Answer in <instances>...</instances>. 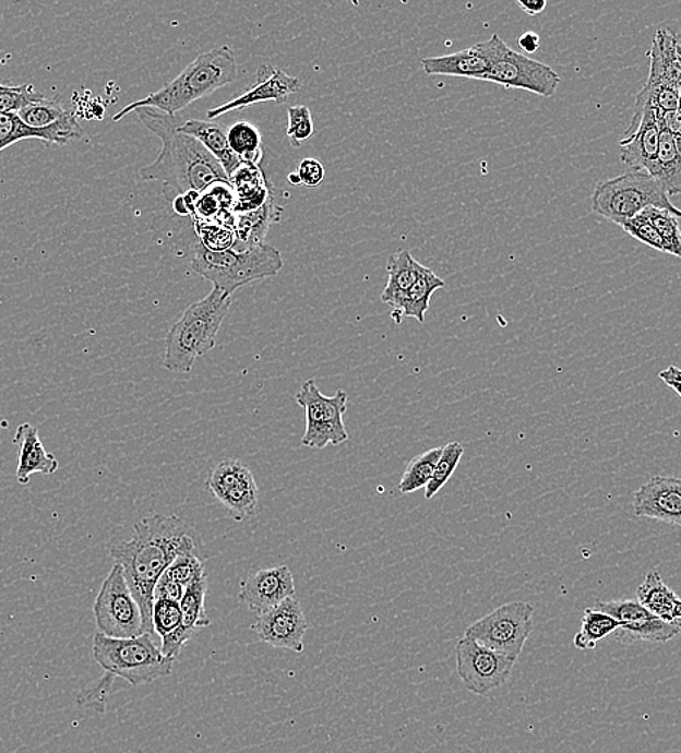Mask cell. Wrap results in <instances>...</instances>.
Segmentation results:
<instances>
[{
  "label": "cell",
  "mask_w": 681,
  "mask_h": 753,
  "mask_svg": "<svg viewBox=\"0 0 681 753\" xmlns=\"http://www.w3.org/2000/svg\"><path fill=\"white\" fill-rule=\"evenodd\" d=\"M201 536L177 516L156 513L134 525V536L110 548L115 564L122 566L128 587L143 613L144 632L154 635V588L171 562L183 553L202 558Z\"/></svg>",
  "instance_id": "cell-1"
},
{
  "label": "cell",
  "mask_w": 681,
  "mask_h": 753,
  "mask_svg": "<svg viewBox=\"0 0 681 753\" xmlns=\"http://www.w3.org/2000/svg\"><path fill=\"white\" fill-rule=\"evenodd\" d=\"M139 119L162 141V151L152 164L141 168L144 181H163V196L172 202L189 192L203 193L216 183H231L224 167L198 140L181 134L176 117L160 110H135Z\"/></svg>",
  "instance_id": "cell-2"
},
{
  "label": "cell",
  "mask_w": 681,
  "mask_h": 753,
  "mask_svg": "<svg viewBox=\"0 0 681 753\" xmlns=\"http://www.w3.org/2000/svg\"><path fill=\"white\" fill-rule=\"evenodd\" d=\"M238 79V63L236 52L231 47L220 46L214 50L198 56L175 80L167 83L160 91L153 93L143 100L126 106L113 117L118 122L135 112L150 108L176 117L193 101L210 96Z\"/></svg>",
  "instance_id": "cell-3"
},
{
  "label": "cell",
  "mask_w": 681,
  "mask_h": 753,
  "mask_svg": "<svg viewBox=\"0 0 681 753\" xmlns=\"http://www.w3.org/2000/svg\"><path fill=\"white\" fill-rule=\"evenodd\" d=\"M231 304L232 296L218 289H212L206 298L190 304L166 336L163 367L170 373H192L198 358L216 347V338Z\"/></svg>",
  "instance_id": "cell-4"
},
{
  "label": "cell",
  "mask_w": 681,
  "mask_h": 753,
  "mask_svg": "<svg viewBox=\"0 0 681 753\" xmlns=\"http://www.w3.org/2000/svg\"><path fill=\"white\" fill-rule=\"evenodd\" d=\"M192 268L199 276L210 280L214 289L232 296L251 283L277 276L283 268V259L277 248L265 242L247 251H211L198 242Z\"/></svg>",
  "instance_id": "cell-5"
},
{
  "label": "cell",
  "mask_w": 681,
  "mask_h": 753,
  "mask_svg": "<svg viewBox=\"0 0 681 753\" xmlns=\"http://www.w3.org/2000/svg\"><path fill=\"white\" fill-rule=\"evenodd\" d=\"M93 658L105 672L122 678L132 686L169 677L175 664L157 648L150 633L118 640L97 632L93 637Z\"/></svg>",
  "instance_id": "cell-6"
},
{
  "label": "cell",
  "mask_w": 681,
  "mask_h": 753,
  "mask_svg": "<svg viewBox=\"0 0 681 753\" xmlns=\"http://www.w3.org/2000/svg\"><path fill=\"white\" fill-rule=\"evenodd\" d=\"M648 207L670 212L681 220V211L670 201L665 188L647 172L631 171L597 183L592 194V211L621 225Z\"/></svg>",
  "instance_id": "cell-7"
},
{
  "label": "cell",
  "mask_w": 681,
  "mask_h": 753,
  "mask_svg": "<svg viewBox=\"0 0 681 753\" xmlns=\"http://www.w3.org/2000/svg\"><path fill=\"white\" fill-rule=\"evenodd\" d=\"M490 68L483 82L501 84L506 88H521L542 97L555 95L560 74L550 65L529 59L507 47L499 35L488 39Z\"/></svg>",
  "instance_id": "cell-8"
},
{
  "label": "cell",
  "mask_w": 681,
  "mask_h": 753,
  "mask_svg": "<svg viewBox=\"0 0 681 753\" xmlns=\"http://www.w3.org/2000/svg\"><path fill=\"white\" fill-rule=\"evenodd\" d=\"M296 403L304 410V435L302 445L311 450H324L328 445H340L348 440L344 415L347 411L348 394L338 390L335 396L321 393L315 381H304Z\"/></svg>",
  "instance_id": "cell-9"
},
{
  "label": "cell",
  "mask_w": 681,
  "mask_h": 753,
  "mask_svg": "<svg viewBox=\"0 0 681 753\" xmlns=\"http://www.w3.org/2000/svg\"><path fill=\"white\" fill-rule=\"evenodd\" d=\"M533 631L534 607L529 602L512 601L470 624L464 636L517 659Z\"/></svg>",
  "instance_id": "cell-10"
},
{
  "label": "cell",
  "mask_w": 681,
  "mask_h": 753,
  "mask_svg": "<svg viewBox=\"0 0 681 753\" xmlns=\"http://www.w3.org/2000/svg\"><path fill=\"white\" fill-rule=\"evenodd\" d=\"M93 614L97 629L106 636L127 640L145 633L143 613L128 587L121 565L113 564L101 583L93 605Z\"/></svg>",
  "instance_id": "cell-11"
},
{
  "label": "cell",
  "mask_w": 681,
  "mask_h": 753,
  "mask_svg": "<svg viewBox=\"0 0 681 753\" xmlns=\"http://www.w3.org/2000/svg\"><path fill=\"white\" fill-rule=\"evenodd\" d=\"M674 34L670 26L657 31L648 52V80L635 99L652 105L658 112L679 109L681 63Z\"/></svg>",
  "instance_id": "cell-12"
},
{
  "label": "cell",
  "mask_w": 681,
  "mask_h": 753,
  "mask_svg": "<svg viewBox=\"0 0 681 753\" xmlns=\"http://www.w3.org/2000/svg\"><path fill=\"white\" fill-rule=\"evenodd\" d=\"M457 672L464 686L476 695H486L510 680L517 659L462 637L455 646Z\"/></svg>",
  "instance_id": "cell-13"
},
{
  "label": "cell",
  "mask_w": 681,
  "mask_h": 753,
  "mask_svg": "<svg viewBox=\"0 0 681 753\" xmlns=\"http://www.w3.org/2000/svg\"><path fill=\"white\" fill-rule=\"evenodd\" d=\"M596 609L618 620L619 629L613 633V637L622 644H665L681 633V623H669L658 619L636 599L597 601Z\"/></svg>",
  "instance_id": "cell-14"
},
{
  "label": "cell",
  "mask_w": 681,
  "mask_h": 753,
  "mask_svg": "<svg viewBox=\"0 0 681 753\" xmlns=\"http://www.w3.org/2000/svg\"><path fill=\"white\" fill-rule=\"evenodd\" d=\"M309 623L302 606L296 597H290L263 614L256 615L251 626L256 637L277 649L303 653V640Z\"/></svg>",
  "instance_id": "cell-15"
},
{
  "label": "cell",
  "mask_w": 681,
  "mask_h": 753,
  "mask_svg": "<svg viewBox=\"0 0 681 753\" xmlns=\"http://www.w3.org/2000/svg\"><path fill=\"white\" fill-rule=\"evenodd\" d=\"M302 88V82L294 75H289L283 70L274 69L270 64L260 65L256 72L255 83L246 92H242L236 99L218 106V108L207 110V118L216 119L224 117L232 110L251 108V106L274 101V104H286L287 99Z\"/></svg>",
  "instance_id": "cell-16"
},
{
  "label": "cell",
  "mask_w": 681,
  "mask_h": 753,
  "mask_svg": "<svg viewBox=\"0 0 681 753\" xmlns=\"http://www.w3.org/2000/svg\"><path fill=\"white\" fill-rule=\"evenodd\" d=\"M636 517L681 527V478L654 476L635 491L632 502Z\"/></svg>",
  "instance_id": "cell-17"
},
{
  "label": "cell",
  "mask_w": 681,
  "mask_h": 753,
  "mask_svg": "<svg viewBox=\"0 0 681 753\" xmlns=\"http://www.w3.org/2000/svg\"><path fill=\"white\" fill-rule=\"evenodd\" d=\"M295 595L294 574L289 566L280 565L256 571L246 578L241 583L238 600L244 602L253 613L259 615Z\"/></svg>",
  "instance_id": "cell-18"
},
{
  "label": "cell",
  "mask_w": 681,
  "mask_h": 753,
  "mask_svg": "<svg viewBox=\"0 0 681 753\" xmlns=\"http://www.w3.org/2000/svg\"><path fill=\"white\" fill-rule=\"evenodd\" d=\"M658 143H660V123L657 110L653 106L644 109L638 130L619 141V157L634 171L654 175L657 166Z\"/></svg>",
  "instance_id": "cell-19"
},
{
  "label": "cell",
  "mask_w": 681,
  "mask_h": 753,
  "mask_svg": "<svg viewBox=\"0 0 681 753\" xmlns=\"http://www.w3.org/2000/svg\"><path fill=\"white\" fill-rule=\"evenodd\" d=\"M13 442L20 446L17 458L16 480L22 486L28 485L31 476L43 474L52 476L59 469V461L44 449L38 429L31 423L17 427Z\"/></svg>",
  "instance_id": "cell-20"
},
{
  "label": "cell",
  "mask_w": 681,
  "mask_h": 753,
  "mask_svg": "<svg viewBox=\"0 0 681 753\" xmlns=\"http://www.w3.org/2000/svg\"><path fill=\"white\" fill-rule=\"evenodd\" d=\"M423 72L431 75H451L483 80L490 68L488 41L476 44L454 55L429 57L422 60Z\"/></svg>",
  "instance_id": "cell-21"
},
{
  "label": "cell",
  "mask_w": 681,
  "mask_h": 753,
  "mask_svg": "<svg viewBox=\"0 0 681 753\" xmlns=\"http://www.w3.org/2000/svg\"><path fill=\"white\" fill-rule=\"evenodd\" d=\"M177 130L181 134L193 136L199 143L203 145L224 167L225 172L229 179L234 172L242 166L241 159L234 154L229 147L227 130L220 123L212 121H199V119H190L183 123H179Z\"/></svg>",
  "instance_id": "cell-22"
},
{
  "label": "cell",
  "mask_w": 681,
  "mask_h": 753,
  "mask_svg": "<svg viewBox=\"0 0 681 753\" xmlns=\"http://www.w3.org/2000/svg\"><path fill=\"white\" fill-rule=\"evenodd\" d=\"M81 125L52 128V130H34L25 125L16 113H0V151L11 147L24 140H39L52 144H68L82 139Z\"/></svg>",
  "instance_id": "cell-23"
},
{
  "label": "cell",
  "mask_w": 681,
  "mask_h": 753,
  "mask_svg": "<svg viewBox=\"0 0 681 753\" xmlns=\"http://www.w3.org/2000/svg\"><path fill=\"white\" fill-rule=\"evenodd\" d=\"M283 207L277 205L276 196H270L261 210L237 215L236 246L232 250L247 251L264 243L270 226L280 223Z\"/></svg>",
  "instance_id": "cell-24"
},
{
  "label": "cell",
  "mask_w": 681,
  "mask_h": 753,
  "mask_svg": "<svg viewBox=\"0 0 681 753\" xmlns=\"http://www.w3.org/2000/svg\"><path fill=\"white\" fill-rule=\"evenodd\" d=\"M636 600L658 619L669 623H681V599L662 582L657 570L645 575L636 590Z\"/></svg>",
  "instance_id": "cell-25"
},
{
  "label": "cell",
  "mask_w": 681,
  "mask_h": 753,
  "mask_svg": "<svg viewBox=\"0 0 681 753\" xmlns=\"http://www.w3.org/2000/svg\"><path fill=\"white\" fill-rule=\"evenodd\" d=\"M423 268H426V265L419 264L409 251H397L389 256V278L382 294L383 303L391 306L393 312H396L405 295L408 294L410 287L421 276Z\"/></svg>",
  "instance_id": "cell-26"
},
{
  "label": "cell",
  "mask_w": 681,
  "mask_h": 753,
  "mask_svg": "<svg viewBox=\"0 0 681 753\" xmlns=\"http://www.w3.org/2000/svg\"><path fill=\"white\" fill-rule=\"evenodd\" d=\"M229 181H231L234 194H236L234 212L237 215L261 210L272 196V189L265 183L260 166L242 164Z\"/></svg>",
  "instance_id": "cell-27"
},
{
  "label": "cell",
  "mask_w": 681,
  "mask_h": 753,
  "mask_svg": "<svg viewBox=\"0 0 681 753\" xmlns=\"http://www.w3.org/2000/svg\"><path fill=\"white\" fill-rule=\"evenodd\" d=\"M442 287H445V282L431 268H423L421 276L402 300L399 309L393 312L396 323H401L404 318H414L419 323H426V313L431 304V298Z\"/></svg>",
  "instance_id": "cell-28"
},
{
  "label": "cell",
  "mask_w": 681,
  "mask_h": 753,
  "mask_svg": "<svg viewBox=\"0 0 681 753\" xmlns=\"http://www.w3.org/2000/svg\"><path fill=\"white\" fill-rule=\"evenodd\" d=\"M658 123H660V143H658L657 166L653 177L665 188L667 194L673 198L681 193V153L673 136L662 125L660 117H658Z\"/></svg>",
  "instance_id": "cell-29"
},
{
  "label": "cell",
  "mask_w": 681,
  "mask_h": 753,
  "mask_svg": "<svg viewBox=\"0 0 681 753\" xmlns=\"http://www.w3.org/2000/svg\"><path fill=\"white\" fill-rule=\"evenodd\" d=\"M21 121L34 130H52V128L76 125L77 119L72 110H65L59 97L46 99L26 106L16 113Z\"/></svg>",
  "instance_id": "cell-30"
},
{
  "label": "cell",
  "mask_w": 681,
  "mask_h": 753,
  "mask_svg": "<svg viewBox=\"0 0 681 753\" xmlns=\"http://www.w3.org/2000/svg\"><path fill=\"white\" fill-rule=\"evenodd\" d=\"M618 629L619 622L612 615L597 610L596 607L595 609H586L582 619L581 632L574 636L573 644L581 650L595 649L599 642L613 635Z\"/></svg>",
  "instance_id": "cell-31"
},
{
  "label": "cell",
  "mask_w": 681,
  "mask_h": 753,
  "mask_svg": "<svg viewBox=\"0 0 681 753\" xmlns=\"http://www.w3.org/2000/svg\"><path fill=\"white\" fill-rule=\"evenodd\" d=\"M260 490L253 474L240 485L232 487L218 500L234 521L244 522L253 517L259 509Z\"/></svg>",
  "instance_id": "cell-32"
},
{
  "label": "cell",
  "mask_w": 681,
  "mask_h": 753,
  "mask_svg": "<svg viewBox=\"0 0 681 753\" xmlns=\"http://www.w3.org/2000/svg\"><path fill=\"white\" fill-rule=\"evenodd\" d=\"M229 147L241 159L242 164L260 166L263 141L254 123L241 121L234 123L227 131Z\"/></svg>",
  "instance_id": "cell-33"
},
{
  "label": "cell",
  "mask_w": 681,
  "mask_h": 753,
  "mask_svg": "<svg viewBox=\"0 0 681 753\" xmlns=\"http://www.w3.org/2000/svg\"><path fill=\"white\" fill-rule=\"evenodd\" d=\"M206 593V577L186 588L183 599L180 600L181 626L192 632L211 626V619L207 618L205 609Z\"/></svg>",
  "instance_id": "cell-34"
},
{
  "label": "cell",
  "mask_w": 681,
  "mask_h": 753,
  "mask_svg": "<svg viewBox=\"0 0 681 753\" xmlns=\"http://www.w3.org/2000/svg\"><path fill=\"white\" fill-rule=\"evenodd\" d=\"M441 454L442 449H432L410 461L404 476L401 478L399 486H397L401 493L409 494L427 489L429 481L432 480L433 471H435Z\"/></svg>",
  "instance_id": "cell-35"
},
{
  "label": "cell",
  "mask_w": 681,
  "mask_h": 753,
  "mask_svg": "<svg viewBox=\"0 0 681 753\" xmlns=\"http://www.w3.org/2000/svg\"><path fill=\"white\" fill-rule=\"evenodd\" d=\"M251 469L240 459H225L212 469L206 480V489L216 500L223 498L232 487L251 476Z\"/></svg>",
  "instance_id": "cell-36"
},
{
  "label": "cell",
  "mask_w": 681,
  "mask_h": 753,
  "mask_svg": "<svg viewBox=\"0 0 681 753\" xmlns=\"http://www.w3.org/2000/svg\"><path fill=\"white\" fill-rule=\"evenodd\" d=\"M641 215L647 218L660 234L662 242H665L666 254L681 259V230L678 216L667 211L657 210V207H648Z\"/></svg>",
  "instance_id": "cell-37"
},
{
  "label": "cell",
  "mask_w": 681,
  "mask_h": 753,
  "mask_svg": "<svg viewBox=\"0 0 681 753\" xmlns=\"http://www.w3.org/2000/svg\"><path fill=\"white\" fill-rule=\"evenodd\" d=\"M464 454V446L459 442H450L445 446H442V454L433 471L432 480L426 489V499L431 500L440 493L442 487L450 481L453 477L455 469H457L459 461H462Z\"/></svg>",
  "instance_id": "cell-38"
},
{
  "label": "cell",
  "mask_w": 681,
  "mask_h": 753,
  "mask_svg": "<svg viewBox=\"0 0 681 753\" xmlns=\"http://www.w3.org/2000/svg\"><path fill=\"white\" fill-rule=\"evenodd\" d=\"M199 242L211 251L232 250L236 246V229L229 226L194 220Z\"/></svg>",
  "instance_id": "cell-39"
},
{
  "label": "cell",
  "mask_w": 681,
  "mask_h": 753,
  "mask_svg": "<svg viewBox=\"0 0 681 753\" xmlns=\"http://www.w3.org/2000/svg\"><path fill=\"white\" fill-rule=\"evenodd\" d=\"M46 99L43 93L35 91L33 84L24 86H3L0 84V113H17L26 106Z\"/></svg>",
  "instance_id": "cell-40"
},
{
  "label": "cell",
  "mask_w": 681,
  "mask_h": 753,
  "mask_svg": "<svg viewBox=\"0 0 681 753\" xmlns=\"http://www.w3.org/2000/svg\"><path fill=\"white\" fill-rule=\"evenodd\" d=\"M165 574L184 588L206 577L202 558L194 555V553H183V555L177 557Z\"/></svg>",
  "instance_id": "cell-41"
},
{
  "label": "cell",
  "mask_w": 681,
  "mask_h": 753,
  "mask_svg": "<svg viewBox=\"0 0 681 753\" xmlns=\"http://www.w3.org/2000/svg\"><path fill=\"white\" fill-rule=\"evenodd\" d=\"M287 118H289V125H287L286 134L294 147L298 148L312 139L315 127H313L312 113L308 106H290L287 109Z\"/></svg>",
  "instance_id": "cell-42"
},
{
  "label": "cell",
  "mask_w": 681,
  "mask_h": 753,
  "mask_svg": "<svg viewBox=\"0 0 681 753\" xmlns=\"http://www.w3.org/2000/svg\"><path fill=\"white\" fill-rule=\"evenodd\" d=\"M181 626L180 602L156 600L153 606V628L158 636L166 637Z\"/></svg>",
  "instance_id": "cell-43"
},
{
  "label": "cell",
  "mask_w": 681,
  "mask_h": 753,
  "mask_svg": "<svg viewBox=\"0 0 681 753\" xmlns=\"http://www.w3.org/2000/svg\"><path fill=\"white\" fill-rule=\"evenodd\" d=\"M628 235L638 239L640 242L645 243L647 247L654 248V250L666 252L665 242L654 228L652 223L643 215L635 216V218L628 219L625 223L619 225Z\"/></svg>",
  "instance_id": "cell-44"
},
{
  "label": "cell",
  "mask_w": 681,
  "mask_h": 753,
  "mask_svg": "<svg viewBox=\"0 0 681 753\" xmlns=\"http://www.w3.org/2000/svg\"><path fill=\"white\" fill-rule=\"evenodd\" d=\"M115 676L106 672L99 681L95 682V685L88 686L87 690L83 691L79 695L77 704L83 707L95 708L99 713L106 710V703H108L110 689H112Z\"/></svg>",
  "instance_id": "cell-45"
},
{
  "label": "cell",
  "mask_w": 681,
  "mask_h": 753,
  "mask_svg": "<svg viewBox=\"0 0 681 753\" xmlns=\"http://www.w3.org/2000/svg\"><path fill=\"white\" fill-rule=\"evenodd\" d=\"M194 635H196V632H192L189 631V629L180 626L176 632H172L171 635L163 637L160 648L162 653L165 654L167 658L176 661V658L179 657L181 649L184 648V645L188 644V642L192 640Z\"/></svg>",
  "instance_id": "cell-46"
},
{
  "label": "cell",
  "mask_w": 681,
  "mask_h": 753,
  "mask_svg": "<svg viewBox=\"0 0 681 753\" xmlns=\"http://www.w3.org/2000/svg\"><path fill=\"white\" fill-rule=\"evenodd\" d=\"M300 183L307 188H318L325 179V168L315 158H304L298 168Z\"/></svg>",
  "instance_id": "cell-47"
},
{
  "label": "cell",
  "mask_w": 681,
  "mask_h": 753,
  "mask_svg": "<svg viewBox=\"0 0 681 753\" xmlns=\"http://www.w3.org/2000/svg\"><path fill=\"white\" fill-rule=\"evenodd\" d=\"M186 588L181 584L176 583L169 575L163 574L158 579L156 588H154V601L170 600L180 602L183 599Z\"/></svg>",
  "instance_id": "cell-48"
},
{
  "label": "cell",
  "mask_w": 681,
  "mask_h": 753,
  "mask_svg": "<svg viewBox=\"0 0 681 753\" xmlns=\"http://www.w3.org/2000/svg\"><path fill=\"white\" fill-rule=\"evenodd\" d=\"M658 376L665 381L666 385L673 389L678 396L681 398V370L678 367L670 366L669 369L660 371Z\"/></svg>",
  "instance_id": "cell-49"
},
{
  "label": "cell",
  "mask_w": 681,
  "mask_h": 753,
  "mask_svg": "<svg viewBox=\"0 0 681 753\" xmlns=\"http://www.w3.org/2000/svg\"><path fill=\"white\" fill-rule=\"evenodd\" d=\"M517 46H519L521 50L526 52V55H534V52L539 50V46H541V38H539L538 34L533 33V31H528V33L522 34L519 39H517Z\"/></svg>",
  "instance_id": "cell-50"
},
{
  "label": "cell",
  "mask_w": 681,
  "mask_h": 753,
  "mask_svg": "<svg viewBox=\"0 0 681 753\" xmlns=\"http://www.w3.org/2000/svg\"><path fill=\"white\" fill-rule=\"evenodd\" d=\"M517 7L522 8V11L528 13L529 16L539 15V13L546 11L547 2L546 0H516Z\"/></svg>",
  "instance_id": "cell-51"
},
{
  "label": "cell",
  "mask_w": 681,
  "mask_h": 753,
  "mask_svg": "<svg viewBox=\"0 0 681 753\" xmlns=\"http://www.w3.org/2000/svg\"><path fill=\"white\" fill-rule=\"evenodd\" d=\"M171 205L172 210H175V214L179 216H192V210H190L184 196L176 198L175 201L171 202Z\"/></svg>",
  "instance_id": "cell-52"
},
{
  "label": "cell",
  "mask_w": 681,
  "mask_h": 753,
  "mask_svg": "<svg viewBox=\"0 0 681 753\" xmlns=\"http://www.w3.org/2000/svg\"><path fill=\"white\" fill-rule=\"evenodd\" d=\"M674 37H676V47H678V55H679V59H680V63H681V33H680V31H676ZM679 110L681 112V87H680Z\"/></svg>",
  "instance_id": "cell-53"
},
{
  "label": "cell",
  "mask_w": 681,
  "mask_h": 753,
  "mask_svg": "<svg viewBox=\"0 0 681 753\" xmlns=\"http://www.w3.org/2000/svg\"><path fill=\"white\" fill-rule=\"evenodd\" d=\"M287 179H289L290 183L294 186H302V183H300V177H299L298 172H290V175H289V177H287Z\"/></svg>",
  "instance_id": "cell-54"
}]
</instances>
